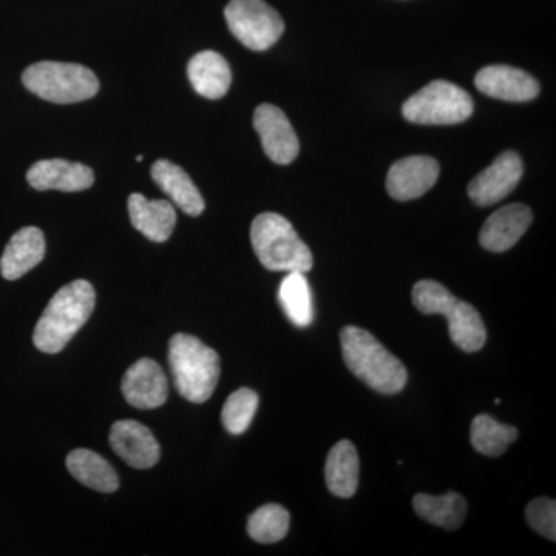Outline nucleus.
<instances>
[{
	"label": "nucleus",
	"mask_w": 556,
	"mask_h": 556,
	"mask_svg": "<svg viewBox=\"0 0 556 556\" xmlns=\"http://www.w3.org/2000/svg\"><path fill=\"white\" fill-rule=\"evenodd\" d=\"M67 468L80 484L101 493L116 492L118 475L104 457L87 448L73 450L67 456Z\"/></svg>",
	"instance_id": "nucleus-22"
},
{
	"label": "nucleus",
	"mask_w": 556,
	"mask_h": 556,
	"mask_svg": "<svg viewBox=\"0 0 556 556\" xmlns=\"http://www.w3.org/2000/svg\"><path fill=\"white\" fill-rule=\"evenodd\" d=\"M525 174V164L517 152L501 153L485 170L471 179L468 197L478 206H492L506 199L517 188Z\"/></svg>",
	"instance_id": "nucleus-9"
},
{
	"label": "nucleus",
	"mask_w": 556,
	"mask_h": 556,
	"mask_svg": "<svg viewBox=\"0 0 556 556\" xmlns=\"http://www.w3.org/2000/svg\"><path fill=\"white\" fill-rule=\"evenodd\" d=\"M225 17L229 30L249 50L270 49L285 31L280 14L265 0H230Z\"/></svg>",
	"instance_id": "nucleus-8"
},
{
	"label": "nucleus",
	"mask_w": 556,
	"mask_h": 556,
	"mask_svg": "<svg viewBox=\"0 0 556 556\" xmlns=\"http://www.w3.org/2000/svg\"><path fill=\"white\" fill-rule=\"evenodd\" d=\"M188 76L193 89L207 100H219L229 91L232 72L217 51H201L189 61Z\"/></svg>",
	"instance_id": "nucleus-20"
},
{
	"label": "nucleus",
	"mask_w": 556,
	"mask_h": 556,
	"mask_svg": "<svg viewBox=\"0 0 556 556\" xmlns=\"http://www.w3.org/2000/svg\"><path fill=\"white\" fill-rule=\"evenodd\" d=\"M46 237L42 230L35 226L22 228L11 237L2 258L0 273L7 280H17L36 268L46 255Z\"/></svg>",
	"instance_id": "nucleus-18"
},
{
	"label": "nucleus",
	"mask_w": 556,
	"mask_h": 556,
	"mask_svg": "<svg viewBox=\"0 0 556 556\" xmlns=\"http://www.w3.org/2000/svg\"><path fill=\"white\" fill-rule=\"evenodd\" d=\"M413 303L422 314H441L448 320L452 342L466 353H477L485 345L484 320L475 306L456 299L447 288L433 280H422L413 288Z\"/></svg>",
	"instance_id": "nucleus-5"
},
{
	"label": "nucleus",
	"mask_w": 556,
	"mask_h": 556,
	"mask_svg": "<svg viewBox=\"0 0 556 556\" xmlns=\"http://www.w3.org/2000/svg\"><path fill=\"white\" fill-rule=\"evenodd\" d=\"M129 214L134 228L156 243L169 240L177 225L174 204L164 200H149L141 193L129 197Z\"/></svg>",
	"instance_id": "nucleus-17"
},
{
	"label": "nucleus",
	"mask_w": 556,
	"mask_h": 556,
	"mask_svg": "<svg viewBox=\"0 0 556 556\" xmlns=\"http://www.w3.org/2000/svg\"><path fill=\"white\" fill-rule=\"evenodd\" d=\"M358 463L357 450L353 442L340 441L331 448L325 466V481L332 495L339 497H351L356 495L358 486Z\"/></svg>",
	"instance_id": "nucleus-21"
},
{
	"label": "nucleus",
	"mask_w": 556,
	"mask_h": 556,
	"mask_svg": "<svg viewBox=\"0 0 556 556\" xmlns=\"http://www.w3.org/2000/svg\"><path fill=\"white\" fill-rule=\"evenodd\" d=\"M413 507L420 518L442 529L456 530L467 515V501L459 493L450 492L444 496L419 493L413 500Z\"/></svg>",
	"instance_id": "nucleus-24"
},
{
	"label": "nucleus",
	"mask_w": 556,
	"mask_h": 556,
	"mask_svg": "<svg viewBox=\"0 0 556 556\" xmlns=\"http://www.w3.org/2000/svg\"><path fill=\"white\" fill-rule=\"evenodd\" d=\"M470 94L448 80H433L405 101L402 115L409 123L424 126H452L473 115Z\"/></svg>",
	"instance_id": "nucleus-7"
},
{
	"label": "nucleus",
	"mask_w": 556,
	"mask_h": 556,
	"mask_svg": "<svg viewBox=\"0 0 556 556\" xmlns=\"http://www.w3.org/2000/svg\"><path fill=\"white\" fill-rule=\"evenodd\" d=\"M110 445L121 459L135 468L156 466L161 448L152 431L137 420H118L110 430Z\"/></svg>",
	"instance_id": "nucleus-14"
},
{
	"label": "nucleus",
	"mask_w": 556,
	"mask_h": 556,
	"mask_svg": "<svg viewBox=\"0 0 556 556\" xmlns=\"http://www.w3.org/2000/svg\"><path fill=\"white\" fill-rule=\"evenodd\" d=\"M251 243L266 269L306 274L313 268L309 248L280 214L265 212L255 217L251 226Z\"/></svg>",
	"instance_id": "nucleus-3"
},
{
	"label": "nucleus",
	"mask_w": 556,
	"mask_h": 556,
	"mask_svg": "<svg viewBox=\"0 0 556 556\" xmlns=\"http://www.w3.org/2000/svg\"><path fill=\"white\" fill-rule=\"evenodd\" d=\"M123 394L131 407L139 409L159 408L166 404L169 383L159 362L141 358L135 362L123 379Z\"/></svg>",
	"instance_id": "nucleus-11"
},
{
	"label": "nucleus",
	"mask_w": 556,
	"mask_h": 556,
	"mask_svg": "<svg viewBox=\"0 0 556 556\" xmlns=\"http://www.w3.org/2000/svg\"><path fill=\"white\" fill-rule=\"evenodd\" d=\"M22 83L36 97L54 104L87 101L100 90V80L90 68L70 62H36L25 70Z\"/></svg>",
	"instance_id": "nucleus-6"
},
{
	"label": "nucleus",
	"mask_w": 556,
	"mask_h": 556,
	"mask_svg": "<svg viewBox=\"0 0 556 556\" xmlns=\"http://www.w3.org/2000/svg\"><path fill=\"white\" fill-rule=\"evenodd\" d=\"M475 86L495 100L527 102L540 94V84L532 75L510 65H489L478 73Z\"/></svg>",
	"instance_id": "nucleus-12"
},
{
	"label": "nucleus",
	"mask_w": 556,
	"mask_h": 556,
	"mask_svg": "<svg viewBox=\"0 0 556 556\" xmlns=\"http://www.w3.org/2000/svg\"><path fill=\"white\" fill-rule=\"evenodd\" d=\"M343 361L354 376L382 394H397L407 386L404 364L390 353L371 332L346 327L340 332Z\"/></svg>",
	"instance_id": "nucleus-2"
},
{
	"label": "nucleus",
	"mask_w": 556,
	"mask_h": 556,
	"mask_svg": "<svg viewBox=\"0 0 556 556\" xmlns=\"http://www.w3.org/2000/svg\"><path fill=\"white\" fill-rule=\"evenodd\" d=\"M150 174H152L153 181L182 212L192 217L203 214L204 207H206L204 199L195 182L178 164L170 163L169 160H159L153 164Z\"/></svg>",
	"instance_id": "nucleus-19"
},
{
	"label": "nucleus",
	"mask_w": 556,
	"mask_h": 556,
	"mask_svg": "<svg viewBox=\"0 0 556 556\" xmlns=\"http://www.w3.org/2000/svg\"><path fill=\"white\" fill-rule=\"evenodd\" d=\"M169 365L175 387L193 404L208 401L219 379L217 351L190 334H175L169 343Z\"/></svg>",
	"instance_id": "nucleus-4"
},
{
	"label": "nucleus",
	"mask_w": 556,
	"mask_h": 556,
	"mask_svg": "<svg viewBox=\"0 0 556 556\" xmlns=\"http://www.w3.org/2000/svg\"><path fill=\"white\" fill-rule=\"evenodd\" d=\"M27 181L36 190L80 192L93 186L94 174L86 164L67 160H42L27 172Z\"/></svg>",
	"instance_id": "nucleus-16"
},
{
	"label": "nucleus",
	"mask_w": 556,
	"mask_h": 556,
	"mask_svg": "<svg viewBox=\"0 0 556 556\" xmlns=\"http://www.w3.org/2000/svg\"><path fill=\"white\" fill-rule=\"evenodd\" d=\"M289 514L278 504H266L249 517L248 533L262 544H273L288 535Z\"/></svg>",
	"instance_id": "nucleus-26"
},
{
	"label": "nucleus",
	"mask_w": 556,
	"mask_h": 556,
	"mask_svg": "<svg viewBox=\"0 0 556 556\" xmlns=\"http://www.w3.org/2000/svg\"><path fill=\"white\" fill-rule=\"evenodd\" d=\"M438 161L430 156H408L391 166L387 177V190L397 201L419 199L437 185Z\"/></svg>",
	"instance_id": "nucleus-13"
},
{
	"label": "nucleus",
	"mask_w": 556,
	"mask_h": 556,
	"mask_svg": "<svg viewBox=\"0 0 556 556\" xmlns=\"http://www.w3.org/2000/svg\"><path fill=\"white\" fill-rule=\"evenodd\" d=\"M97 303V292L90 281L75 280L62 287L51 298L33 334L39 351L56 354L67 346L73 336L89 320Z\"/></svg>",
	"instance_id": "nucleus-1"
},
{
	"label": "nucleus",
	"mask_w": 556,
	"mask_h": 556,
	"mask_svg": "<svg viewBox=\"0 0 556 556\" xmlns=\"http://www.w3.org/2000/svg\"><path fill=\"white\" fill-rule=\"evenodd\" d=\"M517 438V428L504 426L493 417L481 415L475 417L471 422V445L481 455L492 457L504 455L508 445L514 444Z\"/></svg>",
	"instance_id": "nucleus-25"
},
{
	"label": "nucleus",
	"mask_w": 556,
	"mask_h": 556,
	"mask_svg": "<svg viewBox=\"0 0 556 556\" xmlns=\"http://www.w3.org/2000/svg\"><path fill=\"white\" fill-rule=\"evenodd\" d=\"M278 302L295 327L306 328L313 324V292L305 273H288L278 288Z\"/></svg>",
	"instance_id": "nucleus-23"
},
{
	"label": "nucleus",
	"mask_w": 556,
	"mask_h": 556,
	"mask_svg": "<svg viewBox=\"0 0 556 556\" xmlns=\"http://www.w3.org/2000/svg\"><path fill=\"white\" fill-rule=\"evenodd\" d=\"M254 127L262 139L263 150L270 161L281 166L298 159L300 142L291 123L280 109L273 104L258 105L254 113Z\"/></svg>",
	"instance_id": "nucleus-10"
},
{
	"label": "nucleus",
	"mask_w": 556,
	"mask_h": 556,
	"mask_svg": "<svg viewBox=\"0 0 556 556\" xmlns=\"http://www.w3.org/2000/svg\"><path fill=\"white\" fill-rule=\"evenodd\" d=\"M532 211L521 203L508 204L490 215L479 233V243L490 252L514 248L532 225Z\"/></svg>",
	"instance_id": "nucleus-15"
},
{
	"label": "nucleus",
	"mask_w": 556,
	"mask_h": 556,
	"mask_svg": "<svg viewBox=\"0 0 556 556\" xmlns=\"http://www.w3.org/2000/svg\"><path fill=\"white\" fill-rule=\"evenodd\" d=\"M258 408V394L249 388L233 391L222 412L223 426L230 434H241L251 427Z\"/></svg>",
	"instance_id": "nucleus-27"
},
{
	"label": "nucleus",
	"mask_w": 556,
	"mask_h": 556,
	"mask_svg": "<svg viewBox=\"0 0 556 556\" xmlns=\"http://www.w3.org/2000/svg\"><path fill=\"white\" fill-rule=\"evenodd\" d=\"M530 527L547 540H556V504L551 497H536L526 508Z\"/></svg>",
	"instance_id": "nucleus-28"
}]
</instances>
